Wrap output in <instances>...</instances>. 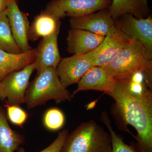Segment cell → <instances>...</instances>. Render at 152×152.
I'll use <instances>...</instances> for the list:
<instances>
[{"instance_id":"9","label":"cell","mask_w":152,"mask_h":152,"mask_svg":"<svg viewBox=\"0 0 152 152\" xmlns=\"http://www.w3.org/2000/svg\"><path fill=\"white\" fill-rule=\"evenodd\" d=\"M93 66L89 53L73 55L71 57L61 58L56 71L62 84L67 88L71 85L77 84Z\"/></svg>"},{"instance_id":"19","label":"cell","mask_w":152,"mask_h":152,"mask_svg":"<svg viewBox=\"0 0 152 152\" xmlns=\"http://www.w3.org/2000/svg\"><path fill=\"white\" fill-rule=\"evenodd\" d=\"M0 49L16 54L23 53L13 36L6 9L0 13Z\"/></svg>"},{"instance_id":"7","label":"cell","mask_w":152,"mask_h":152,"mask_svg":"<svg viewBox=\"0 0 152 152\" xmlns=\"http://www.w3.org/2000/svg\"><path fill=\"white\" fill-rule=\"evenodd\" d=\"M132 39L123 33L115 21L103 42L89 52L94 66H105Z\"/></svg>"},{"instance_id":"16","label":"cell","mask_w":152,"mask_h":152,"mask_svg":"<svg viewBox=\"0 0 152 152\" xmlns=\"http://www.w3.org/2000/svg\"><path fill=\"white\" fill-rule=\"evenodd\" d=\"M36 49L20 54L11 53L0 49V82L8 74L22 69L34 62Z\"/></svg>"},{"instance_id":"22","label":"cell","mask_w":152,"mask_h":152,"mask_svg":"<svg viewBox=\"0 0 152 152\" xmlns=\"http://www.w3.org/2000/svg\"><path fill=\"white\" fill-rule=\"evenodd\" d=\"M7 112V118L13 124L23 127L27 120L28 115L20 106L9 104L7 102L5 104Z\"/></svg>"},{"instance_id":"11","label":"cell","mask_w":152,"mask_h":152,"mask_svg":"<svg viewBox=\"0 0 152 152\" xmlns=\"http://www.w3.org/2000/svg\"><path fill=\"white\" fill-rule=\"evenodd\" d=\"M108 9L101 10L83 16L71 18L72 28L86 30L98 35L106 37L115 25Z\"/></svg>"},{"instance_id":"17","label":"cell","mask_w":152,"mask_h":152,"mask_svg":"<svg viewBox=\"0 0 152 152\" xmlns=\"http://www.w3.org/2000/svg\"><path fill=\"white\" fill-rule=\"evenodd\" d=\"M61 25L59 20L44 10L35 17L30 24L28 40L36 41L40 38L48 37L54 32Z\"/></svg>"},{"instance_id":"12","label":"cell","mask_w":152,"mask_h":152,"mask_svg":"<svg viewBox=\"0 0 152 152\" xmlns=\"http://www.w3.org/2000/svg\"><path fill=\"white\" fill-rule=\"evenodd\" d=\"M6 12L13 36L22 52L32 50L28 40L30 22L26 15L19 8L17 0H13L9 4Z\"/></svg>"},{"instance_id":"14","label":"cell","mask_w":152,"mask_h":152,"mask_svg":"<svg viewBox=\"0 0 152 152\" xmlns=\"http://www.w3.org/2000/svg\"><path fill=\"white\" fill-rule=\"evenodd\" d=\"M105 37L86 30L71 28L67 37L68 52L73 55L86 54L99 47Z\"/></svg>"},{"instance_id":"18","label":"cell","mask_w":152,"mask_h":152,"mask_svg":"<svg viewBox=\"0 0 152 152\" xmlns=\"http://www.w3.org/2000/svg\"><path fill=\"white\" fill-rule=\"evenodd\" d=\"M24 142V137L10 127L6 113L0 107V152H15Z\"/></svg>"},{"instance_id":"8","label":"cell","mask_w":152,"mask_h":152,"mask_svg":"<svg viewBox=\"0 0 152 152\" xmlns=\"http://www.w3.org/2000/svg\"><path fill=\"white\" fill-rule=\"evenodd\" d=\"M116 21L127 37L143 46L149 58L152 60L151 15L144 18H138L130 14H125Z\"/></svg>"},{"instance_id":"5","label":"cell","mask_w":152,"mask_h":152,"mask_svg":"<svg viewBox=\"0 0 152 152\" xmlns=\"http://www.w3.org/2000/svg\"><path fill=\"white\" fill-rule=\"evenodd\" d=\"M112 0H51L45 10L58 20L77 18L108 9Z\"/></svg>"},{"instance_id":"25","label":"cell","mask_w":152,"mask_h":152,"mask_svg":"<svg viewBox=\"0 0 152 152\" xmlns=\"http://www.w3.org/2000/svg\"><path fill=\"white\" fill-rule=\"evenodd\" d=\"M17 152H25V151L24 149L23 148H22V147H20V148L18 149V150L17 151Z\"/></svg>"},{"instance_id":"4","label":"cell","mask_w":152,"mask_h":152,"mask_svg":"<svg viewBox=\"0 0 152 152\" xmlns=\"http://www.w3.org/2000/svg\"><path fill=\"white\" fill-rule=\"evenodd\" d=\"M104 68L115 79H122L137 72L152 70V60L143 46L133 40Z\"/></svg>"},{"instance_id":"3","label":"cell","mask_w":152,"mask_h":152,"mask_svg":"<svg viewBox=\"0 0 152 152\" xmlns=\"http://www.w3.org/2000/svg\"><path fill=\"white\" fill-rule=\"evenodd\" d=\"M110 133L94 120L84 122L68 134L61 152H112Z\"/></svg>"},{"instance_id":"13","label":"cell","mask_w":152,"mask_h":152,"mask_svg":"<svg viewBox=\"0 0 152 152\" xmlns=\"http://www.w3.org/2000/svg\"><path fill=\"white\" fill-rule=\"evenodd\" d=\"M116 81L104 67L93 66L83 76L72 96L87 90L99 91L107 94L113 89Z\"/></svg>"},{"instance_id":"10","label":"cell","mask_w":152,"mask_h":152,"mask_svg":"<svg viewBox=\"0 0 152 152\" xmlns=\"http://www.w3.org/2000/svg\"><path fill=\"white\" fill-rule=\"evenodd\" d=\"M60 26L51 35L42 38L36 49L35 59L33 63L37 74L48 68L56 69L61 59L58 43Z\"/></svg>"},{"instance_id":"23","label":"cell","mask_w":152,"mask_h":152,"mask_svg":"<svg viewBox=\"0 0 152 152\" xmlns=\"http://www.w3.org/2000/svg\"><path fill=\"white\" fill-rule=\"evenodd\" d=\"M69 134L67 129H64L59 133L56 139L45 149L39 152H61L66 138Z\"/></svg>"},{"instance_id":"21","label":"cell","mask_w":152,"mask_h":152,"mask_svg":"<svg viewBox=\"0 0 152 152\" xmlns=\"http://www.w3.org/2000/svg\"><path fill=\"white\" fill-rule=\"evenodd\" d=\"M65 121L64 115L57 108L48 109L44 115V126L50 131H57L61 129L64 124Z\"/></svg>"},{"instance_id":"6","label":"cell","mask_w":152,"mask_h":152,"mask_svg":"<svg viewBox=\"0 0 152 152\" xmlns=\"http://www.w3.org/2000/svg\"><path fill=\"white\" fill-rule=\"evenodd\" d=\"M34 70L33 63L8 74L0 82V100H5L10 105L20 106L24 103L30 77Z\"/></svg>"},{"instance_id":"2","label":"cell","mask_w":152,"mask_h":152,"mask_svg":"<svg viewBox=\"0 0 152 152\" xmlns=\"http://www.w3.org/2000/svg\"><path fill=\"white\" fill-rule=\"evenodd\" d=\"M73 97L62 84L56 69L48 68L37 74L35 78L29 83L24 103L28 108L31 109L51 100L60 103L70 102Z\"/></svg>"},{"instance_id":"20","label":"cell","mask_w":152,"mask_h":152,"mask_svg":"<svg viewBox=\"0 0 152 152\" xmlns=\"http://www.w3.org/2000/svg\"><path fill=\"white\" fill-rule=\"evenodd\" d=\"M101 119L108 129L112 139V152H140L137 148L135 144L127 145L124 142L123 138L118 134L114 130L111 124L107 113L102 112Z\"/></svg>"},{"instance_id":"15","label":"cell","mask_w":152,"mask_h":152,"mask_svg":"<svg viewBox=\"0 0 152 152\" xmlns=\"http://www.w3.org/2000/svg\"><path fill=\"white\" fill-rule=\"evenodd\" d=\"M108 9L115 21L125 14H130L138 18L151 15L148 0H112Z\"/></svg>"},{"instance_id":"1","label":"cell","mask_w":152,"mask_h":152,"mask_svg":"<svg viewBox=\"0 0 152 152\" xmlns=\"http://www.w3.org/2000/svg\"><path fill=\"white\" fill-rule=\"evenodd\" d=\"M113 89L107 94L115 101V110L125 125L135 129L140 152H152V93L149 88L134 92L122 79H116Z\"/></svg>"},{"instance_id":"24","label":"cell","mask_w":152,"mask_h":152,"mask_svg":"<svg viewBox=\"0 0 152 152\" xmlns=\"http://www.w3.org/2000/svg\"><path fill=\"white\" fill-rule=\"evenodd\" d=\"M13 0H0V13L7 8L9 4Z\"/></svg>"}]
</instances>
